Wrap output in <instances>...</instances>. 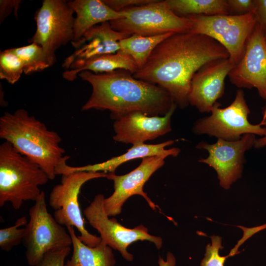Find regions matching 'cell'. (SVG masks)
Returning a JSON list of instances; mask_svg holds the SVG:
<instances>
[{
    "label": "cell",
    "instance_id": "6da1fadb",
    "mask_svg": "<svg viewBox=\"0 0 266 266\" xmlns=\"http://www.w3.org/2000/svg\"><path fill=\"white\" fill-rule=\"evenodd\" d=\"M229 57L226 49L209 36L190 31L174 33L155 48L133 76L162 87L183 109L189 104L194 74L210 62Z\"/></svg>",
    "mask_w": 266,
    "mask_h": 266
},
{
    "label": "cell",
    "instance_id": "7a4b0ae2",
    "mask_svg": "<svg viewBox=\"0 0 266 266\" xmlns=\"http://www.w3.org/2000/svg\"><path fill=\"white\" fill-rule=\"evenodd\" d=\"M78 76L92 87L82 111L108 110L111 118L116 120L133 112L150 116H164L175 103L163 88L136 79L125 69L100 73L83 71Z\"/></svg>",
    "mask_w": 266,
    "mask_h": 266
},
{
    "label": "cell",
    "instance_id": "3957f363",
    "mask_svg": "<svg viewBox=\"0 0 266 266\" xmlns=\"http://www.w3.org/2000/svg\"><path fill=\"white\" fill-rule=\"evenodd\" d=\"M0 138L9 142L20 153L38 164L50 180L56 175V169L66 162L68 156L59 144L58 133L49 130L46 125L24 109L0 118Z\"/></svg>",
    "mask_w": 266,
    "mask_h": 266
},
{
    "label": "cell",
    "instance_id": "277c9868",
    "mask_svg": "<svg viewBox=\"0 0 266 266\" xmlns=\"http://www.w3.org/2000/svg\"><path fill=\"white\" fill-rule=\"evenodd\" d=\"M49 178L37 164L17 151L9 142L0 145V206L10 202L15 210L24 201H35L40 196L39 186Z\"/></svg>",
    "mask_w": 266,
    "mask_h": 266
},
{
    "label": "cell",
    "instance_id": "5b68a950",
    "mask_svg": "<svg viewBox=\"0 0 266 266\" xmlns=\"http://www.w3.org/2000/svg\"><path fill=\"white\" fill-rule=\"evenodd\" d=\"M122 18L109 22L112 29L129 35L154 36L190 31L192 25L187 17L176 15L166 0L152 2L125 8Z\"/></svg>",
    "mask_w": 266,
    "mask_h": 266
},
{
    "label": "cell",
    "instance_id": "8992f818",
    "mask_svg": "<svg viewBox=\"0 0 266 266\" xmlns=\"http://www.w3.org/2000/svg\"><path fill=\"white\" fill-rule=\"evenodd\" d=\"M29 215L23 242L30 266H36L50 251L72 245L66 227L58 223L48 211L43 191L29 209Z\"/></svg>",
    "mask_w": 266,
    "mask_h": 266
},
{
    "label": "cell",
    "instance_id": "52a82bcc",
    "mask_svg": "<svg viewBox=\"0 0 266 266\" xmlns=\"http://www.w3.org/2000/svg\"><path fill=\"white\" fill-rule=\"evenodd\" d=\"M220 106L217 102L209 116L196 121L192 129L195 134H207L228 141L238 140L246 134L266 135V127L249 122L250 111L243 90L236 91L233 101L228 106Z\"/></svg>",
    "mask_w": 266,
    "mask_h": 266
},
{
    "label": "cell",
    "instance_id": "ba28073f",
    "mask_svg": "<svg viewBox=\"0 0 266 266\" xmlns=\"http://www.w3.org/2000/svg\"><path fill=\"white\" fill-rule=\"evenodd\" d=\"M190 32L205 35L221 44L237 64L242 58L247 40L257 24L254 12L244 14L187 16Z\"/></svg>",
    "mask_w": 266,
    "mask_h": 266
},
{
    "label": "cell",
    "instance_id": "9c48e42d",
    "mask_svg": "<svg viewBox=\"0 0 266 266\" xmlns=\"http://www.w3.org/2000/svg\"><path fill=\"white\" fill-rule=\"evenodd\" d=\"M104 172H76L62 175L61 182L52 189L49 204L55 210L54 217L62 226L75 227L79 239L86 245L94 247L101 242L100 236L90 233L84 226L78 202L82 186L92 179L106 177Z\"/></svg>",
    "mask_w": 266,
    "mask_h": 266
},
{
    "label": "cell",
    "instance_id": "30bf717a",
    "mask_svg": "<svg viewBox=\"0 0 266 266\" xmlns=\"http://www.w3.org/2000/svg\"><path fill=\"white\" fill-rule=\"evenodd\" d=\"M74 13L64 0H44L35 13L36 29L31 42L42 47L52 65L57 49L73 40Z\"/></svg>",
    "mask_w": 266,
    "mask_h": 266
},
{
    "label": "cell",
    "instance_id": "8fae6325",
    "mask_svg": "<svg viewBox=\"0 0 266 266\" xmlns=\"http://www.w3.org/2000/svg\"><path fill=\"white\" fill-rule=\"evenodd\" d=\"M104 200L102 194H98L83 211L90 225L100 233L101 241L118 250L126 260L130 262L133 260V256L128 252L127 248L134 242L147 240L153 242L158 249L162 247L161 237L150 234L148 229L143 225L129 229L122 226L115 218H109L104 208Z\"/></svg>",
    "mask_w": 266,
    "mask_h": 266
},
{
    "label": "cell",
    "instance_id": "7c38bea8",
    "mask_svg": "<svg viewBox=\"0 0 266 266\" xmlns=\"http://www.w3.org/2000/svg\"><path fill=\"white\" fill-rule=\"evenodd\" d=\"M256 140L255 135L246 134L235 141L217 139L214 143L201 141L196 147L205 150L208 155L198 161L213 168L217 174L220 185L229 189L241 176L245 153L254 146Z\"/></svg>",
    "mask_w": 266,
    "mask_h": 266
},
{
    "label": "cell",
    "instance_id": "4fadbf2b",
    "mask_svg": "<svg viewBox=\"0 0 266 266\" xmlns=\"http://www.w3.org/2000/svg\"><path fill=\"white\" fill-rule=\"evenodd\" d=\"M166 157V155H157L142 158L137 167L124 175L107 173L106 177L113 181L114 189L112 194L104 200V208L109 217L119 214L124 203L135 195L142 196L152 209H157V206L143 191V188L151 176L164 166Z\"/></svg>",
    "mask_w": 266,
    "mask_h": 266
},
{
    "label": "cell",
    "instance_id": "5bb4252c",
    "mask_svg": "<svg viewBox=\"0 0 266 266\" xmlns=\"http://www.w3.org/2000/svg\"><path fill=\"white\" fill-rule=\"evenodd\" d=\"M228 76L238 88H256L260 97L266 100V38L258 22L247 40L242 58Z\"/></svg>",
    "mask_w": 266,
    "mask_h": 266
},
{
    "label": "cell",
    "instance_id": "9a60e30c",
    "mask_svg": "<svg viewBox=\"0 0 266 266\" xmlns=\"http://www.w3.org/2000/svg\"><path fill=\"white\" fill-rule=\"evenodd\" d=\"M235 64L229 57L210 62L193 76L188 102L201 113H210L225 90V80Z\"/></svg>",
    "mask_w": 266,
    "mask_h": 266
},
{
    "label": "cell",
    "instance_id": "2e32d148",
    "mask_svg": "<svg viewBox=\"0 0 266 266\" xmlns=\"http://www.w3.org/2000/svg\"><path fill=\"white\" fill-rule=\"evenodd\" d=\"M177 104L175 103L164 116H150L133 112L116 119L113 124L114 141L133 145L153 140L171 130V118Z\"/></svg>",
    "mask_w": 266,
    "mask_h": 266
},
{
    "label": "cell",
    "instance_id": "e0dca14e",
    "mask_svg": "<svg viewBox=\"0 0 266 266\" xmlns=\"http://www.w3.org/2000/svg\"><path fill=\"white\" fill-rule=\"evenodd\" d=\"M130 35L113 30L109 22L95 26L71 42L75 50L65 59L62 66L66 70L75 69L91 58L115 53L120 49L119 41Z\"/></svg>",
    "mask_w": 266,
    "mask_h": 266
},
{
    "label": "cell",
    "instance_id": "ac0fdd59",
    "mask_svg": "<svg viewBox=\"0 0 266 266\" xmlns=\"http://www.w3.org/2000/svg\"><path fill=\"white\" fill-rule=\"evenodd\" d=\"M174 140H169L165 142L156 144H147L139 143L133 145L124 154L107 160L104 162L94 165H88L81 166H71L67 164L62 169V174H68L76 172H104L114 173L116 168L123 163L137 158L157 156L166 155L173 157H177L180 152L179 148L173 147L166 149L167 146L172 145Z\"/></svg>",
    "mask_w": 266,
    "mask_h": 266
},
{
    "label": "cell",
    "instance_id": "d6986e66",
    "mask_svg": "<svg viewBox=\"0 0 266 266\" xmlns=\"http://www.w3.org/2000/svg\"><path fill=\"white\" fill-rule=\"evenodd\" d=\"M68 2L76 14L74 38L72 42L78 40L94 26L120 19L123 16L120 12L113 10L102 0H74Z\"/></svg>",
    "mask_w": 266,
    "mask_h": 266
},
{
    "label": "cell",
    "instance_id": "ffe728a7",
    "mask_svg": "<svg viewBox=\"0 0 266 266\" xmlns=\"http://www.w3.org/2000/svg\"><path fill=\"white\" fill-rule=\"evenodd\" d=\"M72 240L73 252L65 266H114L116 264L112 249L101 241L96 247L83 243L72 226H66Z\"/></svg>",
    "mask_w": 266,
    "mask_h": 266
},
{
    "label": "cell",
    "instance_id": "44dd1931",
    "mask_svg": "<svg viewBox=\"0 0 266 266\" xmlns=\"http://www.w3.org/2000/svg\"><path fill=\"white\" fill-rule=\"evenodd\" d=\"M118 69H125L133 74L138 68L131 56L118 51L115 53L102 55L91 58L75 69L66 70L63 76L65 79L72 81L77 78L80 72L83 71L100 73Z\"/></svg>",
    "mask_w": 266,
    "mask_h": 266
},
{
    "label": "cell",
    "instance_id": "7402d4cb",
    "mask_svg": "<svg viewBox=\"0 0 266 266\" xmlns=\"http://www.w3.org/2000/svg\"><path fill=\"white\" fill-rule=\"evenodd\" d=\"M170 9L177 15L213 16L228 15L229 7L225 0H166Z\"/></svg>",
    "mask_w": 266,
    "mask_h": 266
},
{
    "label": "cell",
    "instance_id": "603a6c76",
    "mask_svg": "<svg viewBox=\"0 0 266 266\" xmlns=\"http://www.w3.org/2000/svg\"><path fill=\"white\" fill-rule=\"evenodd\" d=\"M173 33H170L154 36L133 34L119 41L118 51L131 56L139 69L145 64L155 48Z\"/></svg>",
    "mask_w": 266,
    "mask_h": 266
},
{
    "label": "cell",
    "instance_id": "cb8c5ba5",
    "mask_svg": "<svg viewBox=\"0 0 266 266\" xmlns=\"http://www.w3.org/2000/svg\"><path fill=\"white\" fill-rule=\"evenodd\" d=\"M10 49L21 60L26 74L41 71L52 66L42 47L36 43Z\"/></svg>",
    "mask_w": 266,
    "mask_h": 266
},
{
    "label": "cell",
    "instance_id": "d4e9b609",
    "mask_svg": "<svg viewBox=\"0 0 266 266\" xmlns=\"http://www.w3.org/2000/svg\"><path fill=\"white\" fill-rule=\"evenodd\" d=\"M24 72L21 60L11 49L0 51V78L5 79L11 84L17 82Z\"/></svg>",
    "mask_w": 266,
    "mask_h": 266
},
{
    "label": "cell",
    "instance_id": "484cf974",
    "mask_svg": "<svg viewBox=\"0 0 266 266\" xmlns=\"http://www.w3.org/2000/svg\"><path fill=\"white\" fill-rule=\"evenodd\" d=\"M28 222L27 217L23 216L18 218L14 225L0 230V247L2 250L9 252L23 242L26 229L20 228L26 226Z\"/></svg>",
    "mask_w": 266,
    "mask_h": 266
},
{
    "label": "cell",
    "instance_id": "4316f807",
    "mask_svg": "<svg viewBox=\"0 0 266 266\" xmlns=\"http://www.w3.org/2000/svg\"><path fill=\"white\" fill-rule=\"evenodd\" d=\"M211 244H208L205 248L204 257L201 260L200 266H224L227 258L236 254L237 248L233 249L229 256H221L219 251L223 249L221 238L219 236H211Z\"/></svg>",
    "mask_w": 266,
    "mask_h": 266
},
{
    "label": "cell",
    "instance_id": "83f0119b",
    "mask_svg": "<svg viewBox=\"0 0 266 266\" xmlns=\"http://www.w3.org/2000/svg\"><path fill=\"white\" fill-rule=\"evenodd\" d=\"M70 251V247L50 251L44 255L36 266H65L66 258Z\"/></svg>",
    "mask_w": 266,
    "mask_h": 266
},
{
    "label": "cell",
    "instance_id": "f1b7e54d",
    "mask_svg": "<svg viewBox=\"0 0 266 266\" xmlns=\"http://www.w3.org/2000/svg\"><path fill=\"white\" fill-rule=\"evenodd\" d=\"M230 12L232 11L239 14H244L254 12L255 0H227Z\"/></svg>",
    "mask_w": 266,
    "mask_h": 266
},
{
    "label": "cell",
    "instance_id": "f546056e",
    "mask_svg": "<svg viewBox=\"0 0 266 266\" xmlns=\"http://www.w3.org/2000/svg\"><path fill=\"white\" fill-rule=\"evenodd\" d=\"M113 10L119 12L125 8L152 2L153 0H102Z\"/></svg>",
    "mask_w": 266,
    "mask_h": 266
},
{
    "label": "cell",
    "instance_id": "4dcf8cb0",
    "mask_svg": "<svg viewBox=\"0 0 266 266\" xmlns=\"http://www.w3.org/2000/svg\"><path fill=\"white\" fill-rule=\"evenodd\" d=\"M22 3L21 0H0V23L3 21L14 10L15 15L18 16V9Z\"/></svg>",
    "mask_w": 266,
    "mask_h": 266
},
{
    "label": "cell",
    "instance_id": "1f68e13d",
    "mask_svg": "<svg viewBox=\"0 0 266 266\" xmlns=\"http://www.w3.org/2000/svg\"><path fill=\"white\" fill-rule=\"evenodd\" d=\"M255 3L254 13L258 23L262 26L266 35V0H255Z\"/></svg>",
    "mask_w": 266,
    "mask_h": 266
},
{
    "label": "cell",
    "instance_id": "d6a6232c",
    "mask_svg": "<svg viewBox=\"0 0 266 266\" xmlns=\"http://www.w3.org/2000/svg\"><path fill=\"white\" fill-rule=\"evenodd\" d=\"M158 264L159 266H175L176 259L171 253L168 252L167 253L166 260L159 257Z\"/></svg>",
    "mask_w": 266,
    "mask_h": 266
},
{
    "label": "cell",
    "instance_id": "836d02e7",
    "mask_svg": "<svg viewBox=\"0 0 266 266\" xmlns=\"http://www.w3.org/2000/svg\"><path fill=\"white\" fill-rule=\"evenodd\" d=\"M266 146V135L256 139L254 147L260 148Z\"/></svg>",
    "mask_w": 266,
    "mask_h": 266
},
{
    "label": "cell",
    "instance_id": "e575fe53",
    "mask_svg": "<svg viewBox=\"0 0 266 266\" xmlns=\"http://www.w3.org/2000/svg\"><path fill=\"white\" fill-rule=\"evenodd\" d=\"M259 124L262 126H266V105L262 111V119Z\"/></svg>",
    "mask_w": 266,
    "mask_h": 266
},
{
    "label": "cell",
    "instance_id": "d590c367",
    "mask_svg": "<svg viewBox=\"0 0 266 266\" xmlns=\"http://www.w3.org/2000/svg\"><path fill=\"white\" fill-rule=\"evenodd\" d=\"M265 36H266V35H265Z\"/></svg>",
    "mask_w": 266,
    "mask_h": 266
}]
</instances>
